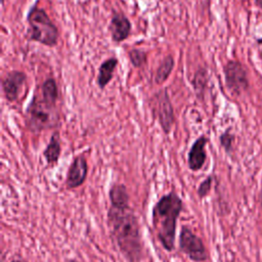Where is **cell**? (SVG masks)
<instances>
[{
	"mask_svg": "<svg viewBox=\"0 0 262 262\" xmlns=\"http://www.w3.org/2000/svg\"><path fill=\"white\" fill-rule=\"evenodd\" d=\"M107 225L121 253L128 262H140L142 243L139 223L130 206L111 205L107 211Z\"/></svg>",
	"mask_w": 262,
	"mask_h": 262,
	"instance_id": "cell-1",
	"label": "cell"
},
{
	"mask_svg": "<svg viewBox=\"0 0 262 262\" xmlns=\"http://www.w3.org/2000/svg\"><path fill=\"white\" fill-rule=\"evenodd\" d=\"M181 198L174 191L161 196L151 212L152 226L163 248L172 252L175 247L176 223L182 211Z\"/></svg>",
	"mask_w": 262,
	"mask_h": 262,
	"instance_id": "cell-2",
	"label": "cell"
},
{
	"mask_svg": "<svg viewBox=\"0 0 262 262\" xmlns=\"http://www.w3.org/2000/svg\"><path fill=\"white\" fill-rule=\"evenodd\" d=\"M59 123L56 105L46 102L43 98L35 96L26 112V124L33 132H40L54 128Z\"/></svg>",
	"mask_w": 262,
	"mask_h": 262,
	"instance_id": "cell-3",
	"label": "cell"
},
{
	"mask_svg": "<svg viewBox=\"0 0 262 262\" xmlns=\"http://www.w3.org/2000/svg\"><path fill=\"white\" fill-rule=\"evenodd\" d=\"M29 37L46 46H54L57 42L58 31L47 13L36 5L28 13Z\"/></svg>",
	"mask_w": 262,
	"mask_h": 262,
	"instance_id": "cell-4",
	"label": "cell"
},
{
	"mask_svg": "<svg viewBox=\"0 0 262 262\" xmlns=\"http://www.w3.org/2000/svg\"><path fill=\"white\" fill-rule=\"evenodd\" d=\"M179 249L194 262H204L208 259V253L203 241L187 226L181 227L179 236Z\"/></svg>",
	"mask_w": 262,
	"mask_h": 262,
	"instance_id": "cell-5",
	"label": "cell"
},
{
	"mask_svg": "<svg viewBox=\"0 0 262 262\" xmlns=\"http://www.w3.org/2000/svg\"><path fill=\"white\" fill-rule=\"evenodd\" d=\"M151 107L162 130L168 134L174 124V111L166 90H161L155 94Z\"/></svg>",
	"mask_w": 262,
	"mask_h": 262,
	"instance_id": "cell-6",
	"label": "cell"
},
{
	"mask_svg": "<svg viewBox=\"0 0 262 262\" xmlns=\"http://www.w3.org/2000/svg\"><path fill=\"white\" fill-rule=\"evenodd\" d=\"M224 76L227 88L234 94H241L249 86L247 72L238 61H228L224 67Z\"/></svg>",
	"mask_w": 262,
	"mask_h": 262,
	"instance_id": "cell-7",
	"label": "cell"
},
{
	"mask_svg": "<svg viewBox=\"0 0 262 262\" xmlns=\"http://www.w3.org/2000/svg\"><path fill=\"white\" fill-rule=\"evenodd\" d=\"M88 165L84 157H76L69 167L66 179V185L68 188L73 189L81 186L87 177Z\"/></svg>",
	"mask_w": 262,
	"mask_h": 262,
	"instance_id": "cell-8",
	"label": "cell"
},
{
	"mask_svg": "<svg viewBox=\"0 0 262 262\" xmlns=\"http://www.w3.org/2000/svg\"><path fill=\"white\" fill-rule=\"evenodd\" d=\"M26 79V74L19 71H11L6 74L2 82V87L8 101H15L18 98Z\"/></svg>",
	"mask_w": 262,
	"mask_h": 262,
	"instance_id": "cell-9",
	"label": "cell"
},
{
	"mask_svg": "<svg viewBox=\"0 0 262 262\" xmlns=\"http://www.w3.org/2000/svg\"><path fill=\"white\" fill-rule=\"evenodd\" d=\"M207 142L208 138L205 135H202L192 143L187 156V165L191 171H199L204 166L207 158L205 148Z\"/></svg>",
	"mask_w": 262,
	"mask_h": 262,
	"instance_id": "cell-10",
	"label": "cell"
},
{
	"mask_svg": "<svg viewBox=\"0 0 262 262\" xmlns=\"http://www.w3.org/2000/svg\"><path fill=\"white\" fill-rule=\"evenodd\" d=\"M131 24L129 19L122 13H115L112 17L110 31L112 39L115 42H121L128 38L130 35Z\"/></svg>",
	"mask_w": 262,
	"mask_h": 262,
	"instance_id": "cell-11",
	"label": "cell"
},
{
	"mask_svg": "<svg viewBox=\"0 0 262 262\" xmlns=\"http://www.w3.org/2000/svg\"><path fill=\"white\" fill-rule=\"evenodd\" d=\"M61 146H60V138L57 132L53 133L50 137V140L43 150V157L45 158L48 165H54L60 156Z\"/></svg>",
	"mask_w": 262,
	"mask_h": 262,
	"instance_id": "cell-12",
	"label": "cell"
},
{
	"mask_svg": "<svg viewBox=\"0 0 262 262\" xmlns=\"http://www.w3.org/2000/svg\"><path fill=\"white\" fill-rule=\"evenodd\" d=\"M117 63H118L117 58L111 57V58L104 60L100 64L99 71H98V77H97V84L101 89H103L112 80L114 71L117 67Z\"/></svg>",
	"mask_w": 262,
	"mask_h": 262,
	"instance_id": "cell-13",
	"label": "cell"
},
{
	"mask_svg": "<svg viewBox=\"0 0 262 262\" xmlns=\"http://www.w3.org/2000/svg\"><path fill=\"white\" fill-rule=\"evenodd\" d=\"M111 205L113 206H127L129 205V194L124 184H113L108 191Z\"/></svg>",
	"mask_w": 262,
	"mask_h": 262,
	"instance_id": "cell-14",
	"label": "cell"
},
{
	"mask_svg": "<svg viewBox=\"0 0 262 262\" xmlns=\"http://www.w3.org/2000/svg\"><path fill=\"white\" fill-rule=\"evenodd\" d=\"M174 67V58L171 55H168L167 57L164 58V60L161 62L159 66L156 76H155V81L158 84H163L170 76L172 70Z\"/></svg>",
	"mask_w": 262,
	"mask_h": 262,
	"instance_id": "cell-15",
	"label": "cell"
},
{
	"mask_svg": "<svg viewBox=\"0 0 262 262\" xmlns=\"http://www.w3.org/2000/svg\"><path fill=\"white\" fill-rule=\"evenodd\" d=\"M58 97V91H57V85L54 81V79H47L42 84V98L50 103V104H56V100Z\"/></svg>",
	"mask_w": 262,
	"mask_h": 262,
	"instance_id": "cell-16",
	"label": "cell"
},
{
	"mask_svg": "<svg viewBox=\"0 0 262 262\" xmlns=\"http://www.w3.org/2000/svg\"><path fill=\"white\" fill-rule=\"evenodd\" d=\"M192 84H193L195 93L199 96L202 95L204 93V90H205V87H206V84H207V73H206L205 70L201 69L195 73Z\"/></svg>",
	"mask_w": 262,
	"mask_h": 262,
	"instance_id": "cell-17",
	"label": "cell"
},
{
	"mask_svg": "<svg viewBox=\"0 0 262 262\" xmlns=\"http://www.w3.org/2000/svg\"><path fill=\"white\" fill-rule=\"evenodd\" d=\"M130 60L135 68H140L146 62V53L143 50L133 49L129 52Z\"/></svg>",
	"mask_w": 262,
	"mask_h": 262,
	"instance_id": "cell-18",
	"label": "cell"
},
{
	"mask_svg": "<svg viewBox=\"0 0 262 262\" xmlns=\"http://www.w3.org/2000/svg\"><path fill=\"white\" fill-rule=\"evenodd\" d=\"M212 179H213L212 176H208L205 180H203L201 182V184L198 187V191H196L198 195L200 198H205L209 193V191L211 189V185H212Z\"/></svg>",
	"mask_w": 262,
	"mask_h": 262,
	"instance_id": "cell-19",
	"label": "cell"
},
{
	"mask_svg": "<svg viewBox=\"0 0 262 262\" xmlns=\"http://www.w3.org/2000/svg\"><path fill=\"white\" fill-rule=\"evenodd\" d=\"M233 135L230 134L228 131L224 132L221 136H220V142H221V145L225 148V150L229 151L231 149V146H232V142H233Z\"/></svg>",
	"mask_w": 262,
	"mask_h": 262,
	"instance_id": "cell-20",
	"label": "cell"
},
{
	"mask_svg": "<svg viewBox=\"0 0 262 262\" xmlns=\"http://www.w3.org/2000/svg\"><path fill=\"white\" fill-rule=\"evenodd\" d=\"M11 262H27V261H25V260H21V259H14V260H12Z\"/></svg>",
	"mask_w": 262,
	"mask_h": 262,
	"instance_id": "cell-21",
	"label": "cell"
},
{
	"mask_svg": "<svg viewBox=\"0 0 262 262\" xmlns=\"http://www.w3.org/2000/svg\"><path fill=\"white\" fill-rule=\"evenodd\" d=\"M256 2L260 6V8H262V0H256Z\"/></svg>",
	"mask_w": 262,
	"mask_h": 262,
	"instance_id": "cell-22",
	"label": "cell"
},
{
	"mask_svg": "<svg viewBox=\"0 0 262 262\" xmlns=\"http://www.w3.org/2000/svg\"><path fill=\"white\" fill-rule=\"evenodd\" d=\"M262 192V191H261ZM261 205H262V193H261Z\"/></svg>",
	"mask_w": 262,
	"mask_h": 262,
	"instance_id": "cell-23",
	"label": "cell"
},
{
	"mask_svg": "<svg viewBox=\"0 0 262 262\" xmlns=\"http://www.w3.org/2000/svg\"><path fill=\"white\" fill-rule=\"evenodd\" d=\"M4 1H5V0H1V3H3V2H4Z\"/></svg>",
	"mask_w": 262,
	"mask_h": 262,
	"instance_id": "cell-24",
	"label": "cell"
}]
</instances>
